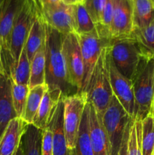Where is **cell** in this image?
Segmentation results:
<instances>
[{"mask_svg": "<svg viewBox=\"0 0 154 155\" xmlns=\"http://www.w3.org/2000/svg\"><path fill=\"white\" fill-rule=\"evenodd\" d=\"M84 64V77L81 92L83 93L87 87L95 64L101 52L111 45L112 39L100 37L98 35H78Z\"/></svg>", "mask_w": 154, "mask_h": 155, "instance_id": "9c48e42d", "label": "cell"}, {"mask_svg": "<svg viewBox=\"0 0 154 155\" xmlns=\"http://www.w3.org/2000/svg\"><path fill=\"white\" fill-rule=\"evenodd\" d=\"M110 51V46L102 51L94 68L88 84L83 92L86 95L87 102L92 104L101 116L108 107L113 96L109 71Z\"/></svg>", "mask_w": 154, "mask_h": 155, "instance_id": "7a4b0ae2", "label": "cell"}, {"mask_svg": "<svg viewBox=\"0 0 154 155\" xmlns=\"http://www.w3.org/2000/svg\"><path fill=\"white\" fill-rule=\"evenodd\" d=\"M150 1H151V2H152V6H153V8H154V0H150Z\"/></svg>", "mask_w": 154, "mask_h": 155, "instance_id": "f35d334b", "label": "cell"}, {"mask_svg": "<svg viewBox=\"0 0 154 155\" xmlns=\"http://www.w3.org/2000/svg\"><path fill=\"white\" fill-rule=\"evenodd\" d=\"M131 36L135 39L145 57H154V17L146 27L133 30Z\"/></svg>", "mask_w": 154, "mask_h": 155, "instance_id": "cb8c5ba5", "label": "cell"}, {"mask_svg": "<svg viewBox=\"0 0 154 155\" xmlns=\"http://www.w3.org/2000/svg\"><path fill=\"white\" fill-rule=\"evenodd\" d=\"M4 1H5V0H0V8H1V7H2V5Z\"/></svg>", "mask_w": 154, "mask_h": 155, "instance_id": "74e56055", "label": "cell"}, {"mask_svg": "<svg viewBox=\"0 0 154 155\" xmlns=\"http://www.w3.org/2000/svg\"><path fill=\"white\" fill-rule=\"evenodd\" d=\"M142 122L134 120L128 140V155H142Z\"/></svg>", "mask_w": 154, "mask_h": 155, "instance_id": "f546056e", "label": "cell"}, {"mask_svg": "<svg viewBox=\"0 0 154 155\" xmlns=\"http://www.w3.org/2000/svg\"><path fill=\"white\" fill-rule=\"evenodd\" d=\"M110 80L113 95L132 119L136 117V106L133 83L117 70L110 57L109 59Z\"/></svg>", "mask_w": 154, "mask_h": 155, "instance_id": "30bf717a", "label": "cell"}, {"mask_svg": "<svg viewBox=\"0 0 154 155\" xmlns=\"http://www.w3.org/2000/svg\"><path fill=\"white\" fill-rule=\"evenodd\" d=\"M42 130L28 124L21 139L24 155H42Z\"/></svg>", "mask_w": 154, "mask_h": 155, "instance_id": "44dd1931", "label": "cell"}, {"mask_svg": "<svg viewBox=\"0 0 154 155\" xmlns=\"http://www.w3.org/2000/svg\"><path fill=\"white\" fill-rule=\"evenodd\" d=\"M62 52L64 58L69 83L81 92L84 77V64L79 39L76 33L63 35Z\"/></svg>", "mask_w": 154, "mask_h": 155, "instance_id": "52a82bcc", "label": "cell"}, {"mask_svg": "<svg viewBox=\"0 0 154 155\" xmlns=\"http://www.w3.org/2000/svg\"><path fill=\"white\" fill-rule=\"evenodd\" d=\"M26 0H5L0 8V54L11 55V33ZM12 56V55H11Z\"/></svg>", "mask_w": 154, "mask_h": 155, "instance_id": "7c38bea8", "label": "cell"}, {"mask_svg": "<svg viewBox=\"0 0 154 155\" xmlns=\"http://www.w3.org/2000/svg\"><path fill=\"white\" fill-rule=\"evenodd\" d=\"M53 130V155H69L63 127V98L59 100L51 119Z\"/></svg>", "mask_w": 154, "mask_h": 155, "instance_id": "ac0fdd59", "label": "cell"}, {"mask_svg": "<svg viewBox=\"0 0 154 155\" xmlns=\"http://www.w3.org/2000/svg\"><path fill=\"white\" fill-rule=\"evenodd\" d=\"M11 93L13 100L14 108L16 112L17 117L22 118L25 111L26 103L28 96L29 86L24 84H18L11 81Z\"/></svg>", "mask_w": 154, "mask_h": 155, "instance_id": "f1b7e54d", "label": "cell"}, {"mask_svg": "<svg viewBox=\"0 0 154 155\" xmlns=\"http://www.w3.org/2000/svg\"><path fill=\"white\" fill-rule=\"evenodd\" d=\"M45 84L52 96L60 99L79 93L71 85L62 52L63 34L46 24Z\"/></svg>", "mask_w": 154, "mask_h": 155, "instance_id": "6da1fadb", "label": "cell"}, {"mask_svg": "<svg viewBox=\"0 0 154 155\" xmlns=\"http://www.w3.org/2000/svg\"><path fill=\"white\" fill-rule=\"evenodd\" d=\"M134 119H131V120L128 122V125L126 126L125 128V133H124L123 139L122 142V145H121L120 150H119V153L117 155H128V136H129L130 129H131V124H132Z\"/></svg>", "mask_w": 154, "mask_h": 155, "instance_id": "d6a6232c", "label": "cell"}, {"mask_svg": "<svg viewBox=\"0 0 154 155\" xmlns=\"http://www.w3.org/2000/svg\"><path fill=\"white\" fill-rule=\"evenodd\" d=\"M45 84V46L37 51L30 61L29 89Z\"/></svg>", "mask_w": 154, "mask_h": 155, "instance_id": "d4e9b609", "label": "cell"}, {"mask_svg": "<svg viewBox=\"0 0 154 155\" xmlns=\"http://www.w3.org/2000/svg\"><path fill=\"white\" fill-rule=\"evenodd\" d=\"M75 33L78 35H98L97 27L82 2L73 5Z\"/></svg>", "mask_w": 154, "mask_h": 155, "instance_id": "603a6c76", "label": "cell"}, {"mask_svg": "<svg viewBox=\"0 0 154 155\" xmlns=\"http://www.w3.org/2000/svg\"><path fill=\"white\" fill-rule=\"evenodd\" d=\"M64 4L69 5H74L79 3V0H62Z\"/></svg>", "mask_w": 154, "mask_h": 155, "instance_id": "e575fe53", "label": "cell"}, {"mask_svg": "<svg viewBox=\"0 0 154 155\" xmlns=\"http://www.w3.org/2000/svg\"><path fill=\"white\" fill-rule=\"evenodd\" d=\"M14 155H24L23 154V150H22V147H21V145H20L19 148H18V150H17L16 153H15Z\"/></svg>", "mask_w": 154, "mask_h": 155, "instance_id": "d590c367", "label": "cell"}, {"mask_svg": "<svg viewBox=\"0 0 154 155\" xmlns=\"http://www.w3.org/2000/svg\"><path fill=\"white\" fill-rule=\"evenodd\" d=\"M18 117L14 108L11 79L0 70V138L10 121Z\"/></svg>", "mask_w": 154, "mask_h": 155, "instance_id": "9a60e30c", "label": "cell"}, {"mask_svg": "<svg viewBox=\"0 0 154 155\" xmlns=\"http://www.w3.org/2000/svg\"><path fill=\"white\" fill-rule=\"evenodd\" d=\"M39 8H44L46 6L54 5L61 2L62 0H36Z\"/></svg>", "mask_w": 154, "mask_h": 155, "instance_id": "836d02e7", "label": "cell"}, {"mask_svg": "<svg viewBox=\"0 0 154 155\" xmlns=\"http://www.w3.org/2000/svg\"><path fill=\"white\" fill-rule=\"evenodd\" d=\"M59 100L52 96L47 89L32 124L42 130L45 129L52 117Z\"/></svg>", "mask_w": 154, "mask_h": 155, "instance_id": "ffe728a7", "label": "cell"}, {"mask_svg": "<svg viewBox=\"0 0 154 155\" xmlns=\"http://www.w3.org/2000/svg\"><path fill=\"white\" fill-rule=\"evenodd\" d=\"M106 1L107 0H84L82 2L96 26L99 25L101 22V17Z\"/></svg>", "mask_w": 154, "mask_h": 155, "instance_id": "4dcf8cb0", "label": "cell"}, {"mask_svg": "<svg viewBox=\"0 0 154 155\" xmlns=\"http://www.w3.org/2000/svg\"><path fill=\"white\" fill-rule=\"evenodd\" d=\"M142 122V155H152L154 148V116L148 115Z\"/></svg>", "mask_w": 154, "mask_h": 155, "instance_id": "83f0119b", "label": "cell"}, {"mask_svg": "<svg viewBox=\"0 0 154 155\" xmlns=\"http://www.w3.org/2000/svg\"><path fill=\"white\" fill-rule=\"evenodd\" d=\"M27 126L22 118L16 117L10 121L0 138V155L15 154Z\"/></svg>", "mask_w": 154, "mask_h": 155, "instance_id": "2e32d148", "label": "cell"}, {"mask_svg": "<svg viewBox=\"0 0 154 155\" xmlns=\"http://www.w3.org/2000/svg\"><path fill=\"white\" fill-rule=\"evenodd\" d=\"M133 30L146 27L154 17V8L150 0H132Z\"/></svg>", "mask_w": 154, "mask_h": 155, "instance_id": "7402d4cb", "label": "cell"}, {"mask_svg": "<svg viewBox=\"0 0 154 155\" xmlns=\"http://www.w3.org/2000/svg\"><path fill=\"white\" fill-rule=\"evenodd\" d=\"M152 155H154V148H153V151H152Z\"/></svg>", "mask_w": 154, "mask_h": 155, "instance_id": "60d3db41", "label": "cell"}, {"mask_svg": "<svg viewBox=\"0 0 154 155\" xmlns=\"http://www.w3.org/2000/svg\"><path fill=\"white\" fill-rule=\"evenodd\" d=\"M69 155H72V154H71V151H70V152H69Z\"/></svg>", "mask_w": 154, "mask_h": 155, "instance_id": "b9f144b4", "label": "cell"}, {"mask_svg": "<svg viewBox=\"0 0 154 155\" xmlns=\"http://www.w3.org/2000/svg\"><path fill=\"white\" fill-rule=\"evenodd\" d=\"M131 119L113 95L108 107L102 114L103 125L110 144L111 155H117L119 153L125 128Z\"/></svg>", "mask_w": 154, "mask_h": 155, "instance_id": "5b68a950", "label": "cell"}, {"mask_svg": "<svg viewBox=\"0 0 154 155\" xmlns=\"http://www.w3.org/2000/svg\"><path fill=\"white\" fill-rule=\"evenodd\" d=\"M110 53L118 71L132 81L144 57L135 39L131 35L113 38Z\"/></svg>", "mask_w": 154, "mask_h": 155, "instance_id": "277c9868", "label": "cell"}, {"mask_svg": "<svg viewBox=\"0 0 154 155\" xmlns=\"http://www.w3.org/2000/svg\"><path fill=\"white\" fill-rule=\"evenodd\" d=\"M84 2V0H79V2Z\"/></svg>", "mask_w": 154, "mask_h": 155, "instance_id": "ab89813d", "label": "cell"}, {"mask_svg": "<svg viewBox=\"0 0 154 155\" xmlns=\"http://www.w3.org/2000/svg\"><path fill=\"white\" fill-rule=\"evenodd\" d=\"M30 77V61L27 57L25 46L23 48L19 59L13 69L11 71L9 77L11 80L18 84L29 86Z\"/></svg>", "mask_w": 154, "mask_h": 155, "instance_id": "4316f807", "label": "cell"}, {"mask_svg": "<svg viewBox=\"0 0 154 155\" xmlns=\"http://www.w3.org/2000/svg\"><path fill=\"white\" fill-rule=\"evenodd\" d=\"M87 99L85 93H77L63 98V127L67 148H75L82 117Z\"/></svg>", "mask_w": 154, "mask_h": 155, "instance_id": "ba28073f", "label": "cell"}, {"mask_svg": "<svg viewBox=\"0 0 154 155\" xmlns=\"http://www.w3.org/2000/svg\"><path fill=\"white\" fill-rule=\"evenodd\" d=\"M42 155H53V130L51 120L42 130Z\"/></svg>", "mask_w": 154, "mask_h": 155, "instance_id": "1f68e13d", "label": "cell"}, {"mask_svg": "<svg viewBox=\"0 0 154 155\" xmlns=\"http://www.w3.org/2000/svg\"><path fill=\"white\" fill-rule=\"evenodd\" d=\"M38 8L39 5L36 0H26L15 20L11 33V53L14 61V65L27 42Z\"/></svg>", "mask_w": 154, "mask_h": 155, "instance_id": "8992f818", "label": "cell"}, {"mask_svg": "<svg viewBox=\"0 0 154 155\" xmlns=\"http://www.w3.org/2000/svg\"><path fill=\"white\" fill-rule=\"evenodd\" d=\"M39 9L48 26L63 35L75 33L73 5H66L61 2L54 5L39 8Z\"/></svg>", "mask_w": 154, "mask_h": 155, "instance_id": "8fae6325", "label": "cell"}, {"mask_svg": "<svg viewBox=\"0 0 154 155\" xmlns=\"http://www.w3.org/2000/svg\"><path fill=\"white\" fill-rule=\"evenodd\" d=\"M46 33V23L42 18L39 7L24 45L27 50V57L30 61L37 51L45 46Z\"/></svg>", "mask_w": 154, "mask_h": 155, "instance_id": "e0dca14e", "label": "cell"}, {"mask_svg": "<svg viewBox=\"0 0 154 155\" xmlns=\"http://www.w3.org/2000/svg\"><path fill=\"white\" fill-rule=\"evenodd\" d=\"M89 104L87 102L82 117L75 148L70 151L72 155H95L89 133Z\"/></svg>", "mask_w": 154, "mask_h": 155, "instance_id": "d6986e66", "label": "cell"}, {"mask_svg": "<svg viewBox=\"0 0 154 155\" xmlns=\"http://www.w3.org/2000/svg\"><path fill=\"white\" fill-rule=\"evenodd\" d=\"M151 114L152 116H154V99H153V103H152V111H151Z\"/></svg>", "mask_w": 154, "mask_h": 155, "instance_id": "8d00e7d4", "label": "cell"}, {"mask_svg": "<svg viewBox=\"0 0 154 155\" xmlns=\"http://www.w3.org/2000/svg\"><path fill=\"white\" fill-rule=\"evenodd\" d=\"M112 38L127 36L133 31L132 0H113Z\"/></svg>", "mask_w": 154, "mask_h": 155, "instance_id": "4fadbf2b", "label": "cell"}, {"mask_svg": "<svg viewBox=\"0 0 154 155\" xmlns=\"http://www.w3.org/2000/svg\"><path fill=\"white\" fill-rule=\"evenodd\" d=\"M47 89L48 87L46 84L40 85L30 89L26 103L25 111L23 117V120L28 124H33V119L37 113L44 94Z\"/></svg>", "mask_w": 154, "mask_h": 155, "instance_id": "484cf974", "label": "cell"}, {"mask_svg": "<svg viewBox=\"0 0 154 155\" xmlns=\"http://www.w3.org/2000/svg\"><path fill=\"white\" fill-rule=\"evenodd\" d=\"M131 82L135 98V119L142 121L152 111L154 99V57H143Z\"/></svg>", "mask_w": 154, "mask_h": 155, "instance_id": "3957f363", "label": "cell"}, {"mask_svg": "<svg viewBox=\"0 0 154 155\" xmlns=\"http://www.w3.org/2000/svg\"><path fill=\"white\" fill-rule=\"evenodd\" d=\"M89 104V133L92 149L95 155H111L110 144L104 128L102 116L95 107Z\"/></svg>", "mask_w": 154, "mask_h": 155, "instance_id": "5bb4252c", "label": "cell"}]
</instances>
